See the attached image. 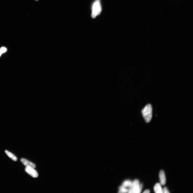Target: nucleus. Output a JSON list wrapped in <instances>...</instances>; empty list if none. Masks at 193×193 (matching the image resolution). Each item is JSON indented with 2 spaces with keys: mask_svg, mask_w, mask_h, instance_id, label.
<instances>
[{
  "mask_svg": "<svg viewBox=\"0 0 193 193\" xmlns=\"http://www.w3.org/2000/svg\"><path fill=\"white\" fill-rule=\"evenodd\" d=\"M25 170L27 173L31 176L34 178H37L38 176V174L37 172L34 168L30 167H25Z\"/></svg>",
  "mask_w": 193,
  "mask_h": 193,
  "instance_id": "4",
  "label": "nucleus"
},
{
  "mask_svg": "<svg viewBox=\"0 0 193 193\" xmlns=\"http://www.w3.org/2000/svg\"><path fill=\"white\" fill-rule=\"evenodd\" d=\"M128 189L126 187L122 186L120 187L119 189V193H126L128 192Z\"/></svg>",
  "mask_w": 193,
  "mask_h": 193,
  "instance_id": "10",
  "label": "nucleus"
},
{
  "mask_svg": "<svg viewBox=\"0 0 193 193\" xmlns=\"http://www.w3.org/2000/svg\"><path fill=\"white\" fill-rule=\"evenodd\" d=\"M7 50V49L5 47H2L0 49V57L2 54L6 52Z\"/></svg>",
  "mask_w": 193,
  "mask_h": 193,
  "instance_id": "11",
  "label": "nucleus"
},
{
  "mask_svg": "<svg viewBox=\"0 0 193 193\" xmlns=\"http://www.w3.org/2000/svg\"><path fill=\"white\" fill-rule=\"evenodd\" d=\"M36 0V1H38V0Z\"/></svg>",
  "mask_w": 193,
  "mask_h": 193,
  "instance_id": "14",
  "label": "nucleus"
},
{
  "mask_svg": "<svg viewBox=\"0 0 193 193\" xmlns=\"http://www.w3.org/2000/svg\"><path fill=\"white\" fill-rule=\"evenodd\" d=\"M133 182L130 180H127L125 181L123 184L122 186L126 187H132V185Z\"/></svg>",
  "mask_w": 193,
  "mask_h": 193,
  "instance_id": "9",
  "label": "nucleus"
},
{
  "mask_svg": "<svg viewBox=\"0 0 193 193\" xmlns=\"http://www.w3.org/2000/svg\"><path fill=\"white\" fill-rule=\"evenodd\" d=\"M142 114L146 123L151 122L152 117V109L151 105L148 104L142 110Z\"/></svg>",
  "mask_w": 193,
  "mask_h": 193,
  "instance_id": "1",
  "label": "nucleus"
},
{
  "mask_svg": "<svg viewBox=\"0 0 193 193\" xmlns=\"http://www.w3.org/2000/svg\"><path fill=\"white\" fill-rule=\"evenodd\" d=\"M143 185L140 184L138 180L136 179L133 182L132 187L128 189V193H140L142 189Z\"/></svg>",
  "mask_w": 193,
  "mask_h": 193,
  "instance_id": "3",
  "label": "nucleus"
},
{
  "mask_svg": "<svg viewBox=\"0 0 193 193\" xmlns=\"http://www.w3.org/2000/svg\"><path fill=\"white\" fill-rule=\"evenodd\" d=\"M5 152L6 153L7 155L10 158L12 159L13 160L15 161H17V158L16 156H15L14 154L7 150L5 151Z\"/></svg>",
  "mask_w": 193,
  "mask_h": 193,
  "instance_id": "8",
  "label": "nucleus"
},
{
  "mask_svg": "<svg viewBox=\"0 0 193 193\" xmlns=\"http://www.w3.org/2000/svg\"><path fill=\"white\" fill-rule=\"evenodd\" d=\"M101 7L100 2V0H96L94 2L92 6V17L95 18L98 15L101 13Z\"/></svg>",
  "mask_w": 193,
  "mask_h": 193,
  "instance_id": "2",
  "label": "nucleus"
},
{
  "mask_svg": "<svg viewBox=\"0 0 193 193\" xmlns=\"http://www.w3.org/2000/svg\"><path fill=\"white\" fill-rule=\"evenodd\" d=\"M154 192L156 193H162V189L161 186V185L159 183H157L154 187Z\"/></svg>",
  "mask_w": 193,
  "mask_h": 193,
  "instance_id": "7",
  "label": "nucleus"
},
{
  "mask_svg": "<svg viewBox=\"0 0 193 193\" xmlns=\"http://www.w3.org/2000/svg\"><path fill=\"white\" fill-rule=\"evenodd\" d=\"M159 177L161 185H164L166 183V178L164 171L161 170L159 173Z\"/></svg>",
  "mask_w": 193,
  "mask_h": 193,
  "instance_id": "5",
  "label": "nucleus"
},
{
  "mask_svg": "<svg viewBox=\"0 0 193 193\" xmlns=\"http://www.w3.org/2000/svg\"><path fill=\"white\" fill-rule=\"evenodd\" d=\"M150 193V190H145L144 192L143 193Z\"/></svg>",
  "mask_w": 193,
  "mask_h": 193,
  "instance_id": "13",
  "label": "nucleus"
},
{
  "mask_svg": "<svg viewBox=\"0 0 193 193\" xmlns=\"http://www.w3.org/2000/svg\"><path fill=\"white\" fill-rule=\"evenodd\" d=\"M163 193H169V192L166 187H164L162 189Z\"/></svg>",
  "mask_w": 193,
  "mask_h": 193,
  "instance_id": "12",
  "label": "nucleus"
},
{
  "mask_svg": "<svg viewBox=\"0 0 193 193\" xmlns=\"http://www.w3.org/2000/svg\"><path fill=\"white\" fill-rule=\"evenodd\" d=\"M20 161H21L23 164L26 167H30L34 168L36 167V166L35 164L28 160L24 158H22L20 159Z\"/></svg>",
  "mask_w": 193,
  "mask_h": 193,
  "instance_id": "6",
  "label": "nucleus"
}]
</instances>
